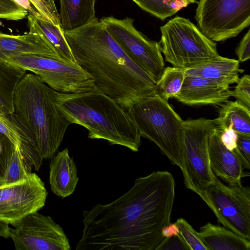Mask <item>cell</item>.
Returning a JSON list of instances; mask_svg holds the SVG:
<instances>
[{"mask_svg":"<svg viewBox=\"0 0 250 250\" xmlns=\"http://www.w3.org/2000/svg\"><path fill=\"white\" fill-rule=\"evenodd\" d=\"M175 223L179 228V234L191 250H208L199 236L198 232L185 219L179 218Z\"/></svg>","mask_w":250,"mask_h":250,"instance_id":"83f0119b","label":"cell"},{"mask_svg":"<svg viewBox=\"0 0 250 250\" xmlns=\"http://www.w3.org/2000/svg\"><path fill=\"white\" fill-rule=\"evenodd\" d=\"M144 11L164 21L188 5L173 0H132Z\"/></svg>","mask_w":250,"mask_h":250,"instance_id":"484cf974","label":"cell"},{"mask_svg":"<svg viewBox=\"0 0 250 250\" xmlns=\"http://www.w3.org/2000/svg\"><path fill=\"white\" fill-rule=\"evenodd\" d=\"M43 1L46 5H47L51 10L56 14L59 15V12L57 10L55 0H42Z\"/></svg>","mask_w":250,"mask_h":250,"instance_id":"ab89813d","label":"cell"},{"mask_svg":"<svg viewBox=\"0 0 250 250\" xmlns=\"http://www.w3.org/2000/svg\"><path fill=\"white\" fill-rule=\"evenodd\" d=\"M52 158L49 165L50 188L56 195L64 198L74 192L78 184L75 163L69 156L67 148Z\"/></svg>","mask_w":250,"mask_h":250,"instance_id":"d6986e66","label":"cell"},{"mask_svg":"<svg viewBox=\"0 0 250 250\" xmlns=\"http://www.w3.org/2000/svg\"><path fill=\"white\" fill-rule=\"evenodd\" d=\"M64 35L76 62L92 77L98 89L124 110L155 94L154 79L114 40L98 18L64 31Z\"/></svg>","mask_w":250,"mask_h":250,"instance_id":"7a4b0ae2","label":"cell"},{"mask_svg":"<svg viewBox=\"0 0 250 250\" xmlns=\"http://www.w3.org/2000/svg\"><path fill=\"white\" fill-rule=\"evenodd\" d=\"M229 86L197 77H185L182 88L174 98L188 105H219L231 97Z\"/></svg>","mask_w":250,"mask_h":250,"instance_id":"e0dca14e","label":"cell"},{"mask_svg":"<svg viewBox=\"0 0 250 250\" xmlns=\"http://www.w3.org/2000/svg\"><path fill=\"white\" fill-rule=\"evenodd\" d=\"M195 19L208 38L226 41L250 26V0H199Z\"/></svg>","mask_w":250,"mask_h":250,"instance_id":"9c48e42d","label":"cell"},{"mask_svg":"<svg viewBox=\"0 0 250 250\" xmlns=\"http://www.w3.org/2000/svg\"><path fill=\"white\" fill-rule=\"evenodd\" d=\"M160 50L173 67L187 68L219 56L215 42L189 20L177 16L160 27Z\"/></svg>","mask_w":250,"mask_h":250,"instance_id":"8992f818","label":"cell"},{"mask_svg":"<svg viewBox=\"0 0 250 250\" xmlns=\"http://www.w3.org/2000/svg\"><path fill=\"white\" fill-rule=\"evenodd\" d=\"M10 229L8 224L0 221V236L5 238H9Z\"/></svg>","mask_w":250,"mask_h":250,"instance_id":"f35d334b","label":"cell"},{"mask_svg":"<svg viewBox=\"0 0 250 250\" xmlns=\"http://www.w3.org/2000/svg\"><path fill=\"white\" fill-rule=\"evenodd\" d=\"M15 148L11 141L0 132V183L4 184L8 165Z\"/></svg>","mask_w":250,"mask_h":250,"instance_id":"f546056e","label":"cell"},{"mask_svg":"<svg viewBox=\"0 0 250 250\" xmlns=\"http://www.w3.org/2000/svg\"><path fill=\"white\" fill-rule=\"evenodd\" d=\"M27 17L28 25L42 33L62 59L76 62L61 26L55 25L42 18H36L30 14Z\"/></svg>","mask_w":250,"mask_h":250,"instance_id":"cb8c5ba5","label":"cell"},{"mask_svg":"<svg viewBox=\"0 0 250 250\" xmlns=\"http://www.w3.org/2000/svg\"><path fill=\"white\" fill-rule=\"evenodd\" d=\"M34 7L45 20L53 24L61 26L60 16L42 0H29Z\"/></svg>","mask_w":250,"mask_h":250,"instance_id":"d6a6232c","label":"cell"},{"mask_svg":"<svg viewBox=\"0 0 250 250\" xmlns=\"http://www.w3.org/2000/svg\"><path fill=\"white\" fill-rule=\"evenodd\" d=\"M32 171L27 167L19 150L15 147L10 159L4 180V184H9L27 178Z\"/></svg>","mask_w":250,"mask_h":250,"instance_id":"4316f807","label":"cell"},{"mask_svg":"<svg viewBox=\"0 0 250 250\" xmlns=\"http://www.w3.org/2000/svg\"><path fill=\"white\" fill-rule=\"evenodd\" d=\"M191 250L180 234L169 238H165L158 250Z\"/></svg>","mask_w":250,"mask_h":250,"instance_id":"836d02e7","label":"cell"},{"mask_svg":"<svg viewBox=\"0 0 250 250\" xmlns=\"http://www.w3.org/2000/svg\"><path fill=\"white\" fill-rule=\"evenodd\" d=\"M29 32L21 35L0 33V62L22 54H35L62 59L46 38L34 26L28 25Z\"/></svg>","mask_w":250,"mask_h":250,"instance_id":"5bb4252c","label":"cell"},{"mask_svg":"<svg viewBox=\"0 0 250 250\" xmlns=\"http://www.w3.org/2000/svg\"><path fill=\"white\" fill-rule=\"evenodd\" d=\"M234 90L232 91L231 96L234 97L237 102L250 109V76L244 75L239 78Z\"/></svg>","mask_w":250,"mask_h":250,"instance_id":"4dcf8cb0","label":"cell"},{"mask_svg":"<svg viewBox=\"0 0 250 250\" xmlns=\"http://www.w3.org/2000/svg\"><path fill=\"white\" fill-rule=\"evenodd\" d=\"M185 70L186 68L173 66L165 68L156 83L155 94L167 101L174 98L182 88Z\"/></svg>","mask_w":250,"mask_h":250,"instance_id":"d4e9b609","label":"cell"},{"mask_svg":"<svg viewBox=\"0 0 250 250\" xmlns=\"http://www.w3.org/2000/svg\"><path fill=\"white\" fill-rule=\"evenodd\" d=\"M183 2L186 3L188 5L190 4L195 3L196 0H182Z\"/></svg>","mask_w":250,"mask_h":250,"instance_id":"60d3db41","label":"cell"},{"mask_svg":"<svg viewBox=\"0 0 250 250\" xmlns=\"http://www.w3.org/2000/svg\"><path fill=\"white\" fill-rule=\"evenodd\" d=\"M17 4L26 9L28 14H31L36 18H42L38 11L31 6V3L29 0H13Z\"/></svg>","mask_w":250,"mask_h":250,"instance_id":"8d00e7d4","label":"cell"},{"mask_svg":"<svg viewBox=\"0 0 250 250\" xmlns=\"http://www.w3.org/2000/svg\"><path fill=\"white\" fill-rule=\"evenodd\" d=\"M47 192L35 173L26 179L0 185V221L13 225L45 205Z\"/></svg>","mask_w":250,"mask_h":250,"instance_id":"4fadbf2b","label":"cell"},{"mask_svg":"<svg viewBox=\"0 0 250 250\" xmlns=\"http://www.w3.org/2000/svg\"><path fill=\"white\" fill-rule=\"evenodd\" d=\"M100 20L114 40L157 83L165 68L159 42L138 30L132 18L118 19L111 16Z\"/></svg>","mask_w":250,"mask_h":250,"instance_id":"8fae6325","label":"cell"},{"mask_svg":"<svg viewBox=\"0 0 250 250\" xmlns=\"http://www.w3.org/2000/svg\"><path fill=\"white\" fill-rule=\"evenodd\" d=\"M235 54L237 55L238 61L244 62L248 61L250 58V30L249 29L246 34L241 40L235 49Z\"/></svg>","mask_w":250,"mask_h":250,"instance_id":"d590c367","label":"cell"},{"mask_svg":"<svg viewBox=\"0 0 250 250\" xmlns=\"http://www.w3.org/2000/svg\"><path fill=\"white\" fill-rule=\"evenodd\" d=\"M59 13L63 31L81 27L96 18V0H59Z\"/></svg>","mask_w":250,"mask_h":250,"instance_id":"44dd1931","label":"cell"},{"mask_svg":"<svg viewBox=\"0 0 250 250\" xmlns=\"http://www.w3.org/2000/svg\"><path fill=\"white\" fill-rule=\"evenodd\" d=\"M0 132L19 150L30 170H39L43 159L37 150L35 138L14 112L9 113L0 110Z\"/></svg>","mask_w":250,"mask_h":250,"instance_id":"9a60e30c","label":"cell"},{"mask_svg":"<svg viewBox=\"0 0 250 250\" xmlns=\"http://www.w3.org/2000/svg\"><path fill=\"white\" fill-rule=\"evenodd\" d=\"M56 104L70 124L88 130V138L105 140L111 145L138 151L141 136L127 111L95 85L85 92H57Z\"/></svg>","mask_w":250,"mask_h":250,"instance_id":"3957f363","label":"cell"},{"mask_svg":"<svg viewBox=\"0 0 250 250\" xmlns=\"http://www.w3.org/2000/svg\"><path fill=\"white\" fill-rule=\"evenodd\" d=\"M26 71L6 62H0V110L14 112L13 98L16 86Z\"/></svg>","mask_w":250,"mask_h":250,"instance_id":"603a6c76","label":"cell"},{"mask_svg":"<svg viewBox=\"0 0 250 250\" xmlns=\"http://www.w3.org/2000/svg\"><path fill=\"white\" fill-rule=\"evenodd\" d=\"M213 120L218 130L231 128L238 134L250 136V109L237 101L225 102Z\"/></svg>","mask_w":250,"mask_h":250,"instance_id":"7402d4cb","label":"cell"},{"mask_svg":"<svg viewBox=\"0 0 250 250\" xmlns=\"http://www.w3.org/2000/svg\"><path fill=\"white\" fill-rule=\"evenodd\" d=\"M57 93L31 73L23 76L14 92V113L33 135L42 159L54 156L70 124L58 107Z\"/></svg>","mask_w":250,"mask_h":250,"instance_id":"277c9868","label":"cell"},{"mask_svg":"<svg viewBox=\"0 0 250 250\" xmlns=\"http://www.w3.org/2000/svg\"><path fill=\"white\" fill-rule=\"evenodd\" d=\"M9 238L17 250H69V240L51 217L38 211L29 213L12 225Z\"/></svg>","mask_w":250,"mask_h":250,"instance_id":"7c38bea8","label":"cell"},{"mask_svg":"<svg viewBox=\"0 0 250 250\" xmlns=\"http://www.w3.org/2000/svg\"><path fill=\"white\" fill-rule=\"evenodd\" d=\"M233 151L240 159L243 168L249 169L250 168V136L238 134L236 147Z\"/></svg>","mask_w":250,"mask_h":250,"instance_id":"1f68e13d","label":"cell"},{"mask_svg":"<svg viewBox=\"0 0 250 250\" xmlns=\"http://www.w3.org/2000/svg\"><path fill=\"white\" fill-rule=\"evenodd\" d=\"M2 184H1V183H0V185H2Z\"/></svg>","mask_w":250,"mask_h":250,"instance_id":"7bdbcfd3","label":"cell"},{"mask_svg":"<svg viewBox=\"0 0 250 250\" xmlns=\"http://www.w3.org/2000/svg\"><path fill=\"white\" fill-rule=\"evenodd\" d=\"M7 62L32 72L58 92H85L95 86L92 77L76 62L35 54H22L10 57Z\"/></svg>","mask_w":250,"mask_h":250,"instance_id":"ba28073f","label":"cell"},{"mask_svg":"<svg viewBox=\"0 0 250 250\" xmlns=\"http://www.w3.org/2000/svg\"><path fill=\"white\" fill-rule=\"evenodd\" d=\"M174 1H179V2H183L184 3H185L184 2H183L182 0H173ZM186 4V3H185Z\"/></svg>","mask_w":250,"mask_h":250,"instance_id":"b9f144b4","label":"cell"},{"mask_svg":"<svg viewBox=\"0 0 250 250\" xmlns=\"http://www.w3.org/2000/svg\"><path fill=\"white\" fill-rule=\"evenodd\" d=\"M28 13L13 0H0V19L19 21L27 17Z\"/></svg>","mask_w":250,"mask_h":250,"instance_id":"f1b7e54d","label":"cell"},{"mask_svg":"<svg viewBox=\"0 0 250 250\" xmlns=\"http://www.w3.org/2000/svg\"><path fill=\"white\" fill-rule=\"evenodd\" d=\"M213 120L200 118L183 121L182 151V171L186 187L199 196L215 181L210 165L209 136L215 128Z\"/></svg>","mask_w":250,"mask_h":250,"instance_id":"52a82bcc","label":"cell"},{"mask_svg":"<svg viewBox=\"0 0 250 250\" xmlns=\"http://www.w3.org/2000/svg\"><path fill=\"white\" fill-rule=\"evenodd\" d=\"M127 111L141 136L154 143L182 171L184 121L167 101L154 94L136 103Z\"/></svg>","mask_w":250,"mask_h":250,"instance_id":"5b68a950","label":"cell"},{"mask_svg":"<svg viewBox=\"0 0 250 250\" xmlns=\"http://www.w3.org/2000/svg\"><path fill=\"white\" fill-rule=\"evenodd\" d=\"M200 196L218 221L241 237L250 240V188L242 184L226 186L216 177Z\"/></svg>","mask_w":250,"mask_h":250,"instance_id":"30bf717a","label":"cell"},{"mask_svg":"<svg viewBox=\"0 0 250 250\" xmlns=\"http://www.w3.org/2000/svg\"><path fill=\"white\" fill-rule=\"evenodd\" d=\"M244 71L240 68L238 60L219 55L207 62L186 68L185 77H200L229 86L230 84L238 82L239 74Z\"/></svg>","mask_w":250,"mask_h":250,"instance_id":"ac0fdd59","label":"cell"},{"mask_svg":"<svg viewBox=\"0 0 250 250\" xmlns=\"http://www.w3.org/2000/svg\"><path fill=\"white\" fill-rule=\"evenodd\" d=\"M175 182L167 171L135 180L132 188L106 204L83 213V229L76 250H158L170 223Z\"/></svg>","mask_w":250,"mask_h":250,"instance_id":"6da1fadb","label":"cell"},{"mask_svg":"<svg viewBox=\"0 0 250 250\" xmlns=\"http://www.w3.org/2000/svg\"><path fill=\"white\" fill-rule=\"evenodd\" d=\"M199 236L208 250H250V240L232 230L208 223L200 229Z\"/></svg>","mask_w":250,"mask_h":250,"instance_id":"ffe728a7","label":"cell"},{"mask_svg":"<svg viewBox=\"0 0 250 250\" xmlns=\"http://www.w3.org/2000/svg\"><path fill=\"white\" fill-rule=\"evenodd\" d=\"M179 234V229L175 224L169 223L162 230V234L164 238H169Z\"/></svg>","mask_w":250,"mask_h":250,"instance_id":"74e56055","label":"cell"},{"mask_svg":"<svg viewBox=\"0 0 250 250\" xmlns=\"http://www.w3.org/2000/svg\"><path fill=\"white\" fill-rule=\"evenodd\" d=\"M223 145L229 150L233 151L236 147L238 134L232 128L217 129Z\"/></svg>","mask_w":250,"mask_h":250,"instance_id":"e575fe53","label":"cell"},{"mask_svg":"<svg viewBox=\"0 0 250 250\" xmlns=\"http://www.w3.org/2000/svg\"></svg>","mask_w":250,"mask_h":250,"instance_id":"ee69618b","label":"cell"},{"mask_svg":"<svg viewBox=\"0 0 250 250\" xmlns=\"http://www.w3.org/2000/svg\"><path fill=\"white\" fill-rule=\"evenodd\" d=\"M208 150L213 172L228 186L241 184V179L250 176L249 173L244 171L241 161L236 153L223 145L216 128L209 136Z\"/></svg>","mask_w":250,"mask_h":250,"instance_id":"2e32d148","label":"cell"}]
</instances>
